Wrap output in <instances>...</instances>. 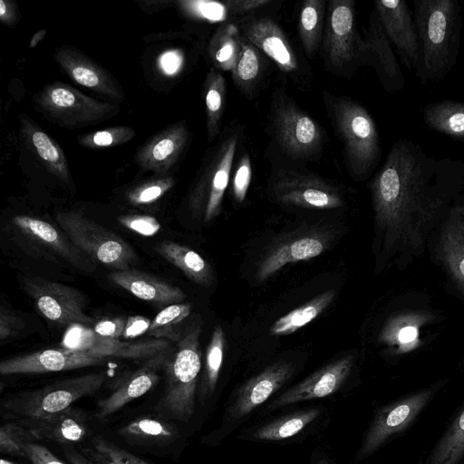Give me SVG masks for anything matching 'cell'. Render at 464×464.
Here are the masks:
<instances>
[{"mask_svg": "<svg viewBox=\"0 0 464 464\" xmlns=\"http://www.w3.org/2000/svg\"><path fill=\"white\" fill-rule=\"evenodd\" d=\"M378 274L421 258L429 237L464 189V160L434 158L398 140L369 183Z\"/></svg>", "mask_w": 464, "mask_h": 464, "instance_id": "obj_1", "label": "cell"}, {"mask_svg": "<svg viewBox=\"0 0 464 464\" xmlns=\"http://www.w3.org/2000/svg\"><path fill=\"white\" fill-rule=\"evenodd\" d=\"M353 363L354 357L352 354L334 360L284 392L269 408L276 409L299 401L324 398L336 392L351 373Z\"/></svg>", "mask_w": 464, "mask_h": 464, "instance_id": "obj_22", "label": "cell"}, {"mask_svg": "<svg viewBox=\"0 0 464 464\" xmlns=\"http://www.w3.org/2000/svg\"><path fill=\"white\" fill-rule=\"evenodd\" d=\"M200 328L186 332L166 364V387L155 411L163 418L187 422L194 414L195 396L201 369Z\"/></svg>", "mask_w": 464, "mask_h": 464, "instance_id": "obj_7", "label": "cell"}, {"mask_svg": "<svg viewBox=\"0 0 464 464\" xmlns=\"http://www.w3.org/2000/svg\"><path fill=\"white\" fill-rule=\"evenodd\" d=\"M315 464H329L328 461L325 459H319Z\"/></svg>", "mask_w": 464, "mask_h": 464, "instance_id": "obj_60", "label": "cell"}, {"mask_svg": "<svg viewBox=\"0 0 464 464\" xmlns=\"http://www.w3.org/2000/svg\"><path fill=\"white\" fill-rule=\"evenodd\" d=\"M169 356V350L161 352L147 359L141 367L130 372L110 396L99 401L96 417L102 420L148 392L158 383L159 372L165 367Z\"/></svg>", "mask_w": 464, "mask_h": 464, "instance_id": "obj_25", "label": "cell"}, {"mask_svg": "<svg viewBox=\"0 0 464 464\" xmlns=\"http://www.w3.org/2000/svg\"><path fill=\"white\" fill-rule=\"evenodd\" d=\"M12 223L18 232L38 248H45L73 266L85 272L93 271V263L51 223L24 215L14 216Z\"/></svg>", "mask_w": 464, "mask_h": 464, "instance_id": "obj_24", "label": "cell"}, {"mask_svg": "<svg viewBox=\"0 0 464 464\" xmlns=\"http://www.w3.org/2000/svg\"><path fill=\"white\" fill-rule=\"evenodd\" d=\"M240 52V34L233 22L222 24L210 38L208 53L218 71L231 72Z\"/></svg>", "mask_w": 464, "mask_h": 464, "instance_id": "obj_37", "label": "cell"}, {"mask_svg": "<svg viewBox=\"0 0 464 464\" xmlns=\"http://www.w3.org/2000/svg\"><path fill=\"white\" fill-rule=\"evenodd\" d=\"M119 222L128 229L144 237L154 236L160 229V222L147 215H123L119 218Z\"/></svg>", "mask_w": 464, "mask_h": 464, "instance_id": "obj_49", "label": "cell"}, {"mask_svg": "<svg viewBox=\"0 0 464 464\" xmlns=\"http://www.w3.org/2000/svg\"><path fill=\"white\" fill-rule=\"evenodd\" d=\"M54 58L63 71L78 84L114 101L124 99L121 85L111 73L76 48L58 47Z\"/></svg>", "mask_w": 464, "mask_h": 464, "instance_id": "obj_23", "label": "cell"}, {"mask_svg": "<svg viewBox=\"0 0 464 464\" xmlns=\"http://www.w3.org/2000/svg\"><path fill=\"white\" fill-rule=\"evenodd\" d=\"M238 32L253 44L278 70L299 89L306 90L312 82L308 65L302 61L287 35L273 19L250 14L233 22Z\"/></svg>", "mask_w": 464, "mask_h": 464, "instance_id": "obj_13", "label": "cell"}, {"mask_svg": "<svg viewBox=\"0 0 464 464\" xmlns=\"http://www.w3.org/2000/svg\"><path fill=\"white\" fill-rule=\"evenodd\" d=\"M334 290H327L304 304L279 317L270 327V334L282 336L293 334L317 318L334 301Z\"/></svg>", "mask_w": 464, "mask_h": 464, "instance_id": "obj_35", "label": "cell"}, {"mask_svg": "<svg viewBox=\"0 0 464 464\" xmlns=\"http://www.w3.org/2000/svg\"><path fill=\"white\" fill-rule=\"evenodd\" d=\"M109 279L136 297L160 307L181 303L186 298L179 287L135 269L115 270Z\"/></svg>", "mask_w": 464, "mask_h": 464, "instance_id": "obj_27", "label": "cell"}, {"mask_svg": "<svg viewBox=\"0 0 464 464\" xmlns=\"http://www.w3.org/2000/svg\"><path fill=\"white\" fill-rule=\"evenodd\" d=\"M150 324L151 321L143 315L128 316L122 337L132 339L148 333Z\"/></svg>", "mask_w": 464, "mask_h": 464, "instance_id": "obj_53", "label": "cell"}, {"mask_svg": "<svg viewBox=\"0 0 464 464\" xmlns=\"http://www.w3.org/2000/svg\"><path fill=\"white\" fill-rule=\"evenodd\" d=\"M22 286L48 321L66 327L92 324L93 319L84 312L86 298L78 289L38 276L24 277Z\"/></svg>", "mask_w": 464, "mask_h": 464, "instance_id": "obj_15", "label": "cell"}, {"mask_svg": "<svg viewBox=\"0 0 464 464\" xmlns=\"http://www.w3.org/2000/svg\"><path fill=\"white\" fill-rule=\"evenodd\" d=\"M422 120L430 130L464 141V102L442 100L426 104Z\"/></svg>", "mask_w": 464, "mask_h": 464, "instance_id": "obj_33", "label": "cell"}, {"mask_svg": "<svg viewBox=\"0 0 464 464\" xmlns=\"http://www.w3.org/2000/svg\"><path fill=\"white\" fill-rule=\"evenodd\" d=\"M447 382L448 379L439 380L430 387L380 410L364 437L356 459L367 458L389 438L408 427Z\"/></svg>", "mask_w": 464, "mask_h": 464, "instance_id": "obj_16", "label": "cell"}, {"mask_svg": "<svg viewBox=\"0 0 464 464\" xmlns=\"http://www.w3.org/2000/svg\"><path fill=\"white\" fill-rule=\"evenodd\" d=\"M383 30L395 47L400 60L409 70L420 75V43L415 23L403 0H380L373 3Z\"/></svg>", "mask_w": 464, "mask_h": 464, "instance_id": "obj_18", "label": "cell"}, {"mask_svg": "<svg viewBox=\"0 0 464 464\" xmlns=\"http://www.w3.org/2000/svg\"><path fill=\"white\" fill-rule=\"evenodd\" d=\"M126 322L127 317L124 315L106 318L96 323L93 330L101 336L120 339L122 337Z\"/></svg>", "mask_w": 464, "mask_h": 464, "instance_id": "obj_50", "label": "cell"}, {"mask_svg": "<svg viewBox=\"0 0 464 464\" xmlns=\"http://www.w3.org/2000/svg\"><path fill=\"white\" fill-rule=\"evenodd\" d=\"M293 372V366L285 362H276L247 381L238 391L231 414L241 418L265 402L276 392Z\"/></svg>", "mask_w": 464, "mask_h": 464, "instance_id": "obj_28", "label": "cell"}, {"mask_svg": "<svg viewBox=\"0 0 464 464\" xmlns=\"http://www.w3.org/2000/svg\"><path fill=\"white\" fill-rule=\"evenodd\" d=\"M327 2L305 0L298 14V34L305 54L313 58L322 44Z\"/></svg>", "mask_w": 464, "mask_h": 464, "instance_id": "obj_34", "label": "cell"}, {"mask_svg": "<svg viewBox=\"0 0 464 464\" xmlns=\"http://www.w3.org/2000/svg\"><path fill=\"white\" fill-rule=\"evenodd\" d=\"M22 323L18 316L2 306L0 310V339L5 341L15 336L22 329Z\"/></svg>", "mask_w": 464, "mask_h": 464, "instance_id": "obj_52", "label": "cell"}, {"mask_svg": "<svg viewBox=\"0 0 464 464\" xmlns=\"http://www.w3.org/2000/svg\"><path fill=\"white\" fill-rule=\"evenodd\" d=\"M182 9L190 16L208 22H234L236 21L229 0L224 2L196 0L180 2Z\"/></svg>", "mask_w": 464, "mask_h": 464, "instance_id": "obj_43", "label": "cell"}, {"mask_svg": "<svg viewBox=\"0 0 464 464\" xmlns=\"http://www.w3.org/2000/svg\"><path fill=\"white\" fill-rule=\"evenodd\" d=\"M363 39L355 24L353 0L327 2L322 39V54L327 70L340 77H351L361 67Z\"/></svg>", "mask_w": 464, "mask_h": 464, "instance_id": "obj_9", "label": "cell"}, {"mask_svg": "<svg viewBox=\"0 0 464 464\" xmlns=\"http://www.w3.org/2000/svg\"><path fill=\"white\" fill-rule=\"evenodd\" d=\"M463 367H464V362H463Z\"/></svg>", "mask_w": 464, "mask_h": 464, "instance_id": "obj_61", "label": "cell"}, {"mask_svg": "<svg viewBox=\"0 0 464 464\" xmlns=\"http://www.w3.org/2000/svg\"><path fill=\"white\" fill-rule=\"evenodd\" d=\"M155 250L183 272L189 280L203 286L211 285L213 281L211 266L195 250L169 240L158 243Z\"/></svg>", "mask_w": 464, "mask_h": 464, "instance_id": "obj_31", "label": "cell"}, {"mask_svg": "<svg viewBox=\"0 0 464 464\" xmlns=\"http://www.w3.org/2000/svg\"><path fill=\"white\" fill-rule=\"evenodd\" d=\"M464 457V408L444 433L429 464H459Z\"/></svg>", "mask_w": 464, "mask_h": 464, "instance_id": "obj_40", "label": "cell"}, {"mask_svg": "<svg viewBox=\"0 0 464 464\" xmlns=\"http://www.w3.org/2000/svg\"><path fill=\"white\" fill-rule=\"evenodd\" d=\"M206 107L207 138L215 140L220 133L226 102V80L220 71L211 68L203 85Z\"/></svg>", "mask_w": 464, "mask_h": 464, "instance_id": "obj_36", "label": "cell"}, {"mask_svg": "<svg viewBox=\"0 0 464 464\" xmlns=\"http://www.w3.org/2000/svg\"><path fill=\"white\" fill-rule=\"evenodd\" d=\"M267 65V57L240 34L239 55L230 73L234 85L246 99L252 100L258 94Z\"/></svg>", "mask_w": 464, "mask_h": 464, "instance_id": "obj_29", "label": "cell"}, {"mask_svg": "<svg viewBox=\"0 0 464 464\" xmlns=\"http://www.w3.org/2000/svg\"><path fill=\"white\" fill-rule=\"evenodd\" d=\"M16 9L8 1L0 0V19L3 23L12 24L15 22Z\"/></svg>", "mask_w": 464, "mask_h": 464, "instance_id": "obj_55", "label": "cell"}, {"mask_svg": "<svg viewBox=\"0 0 464 464\" xmlns=\"http://www.w3.org/2000/svg\"><path fill=\"white\" fill-rule=\"evenodd\" d=\"M135 136V130L127 126L112 127L84 135L79 139L82 146L88 148L121 145Z\"/></svg>", "mask_w": 464, "mask_h": 464, "instance_id": "obj_46", "label": "cell"}, {"mask_svg": "<svg viewBox=\"0 0 464 464\" xmlns=\"http://www.w3.org/2000/svg\"><path fill=\"white\" fill-rule=\"evenodd\" d=\"M266 190L276 203L313 210L336 209L345 204V189L337 182L290 163H274Z\"/></svg>", "mask_w": 464, "mask_h": 464, "instance_id": "obj_6", "label": "cell"}, {"mask_svg": "<svg viewBox=\"0 0 464 464\" xmlns=\"http://www.w3.org/2000/svg\"><path fill=\"white\" fill-rule=\"evenodd\" d=\"M324 105L334 133L343 145V160L355 180L370 177L381 157L376 123L359 102L344 95L323 93Z\"/></svg>", "mask_w": 464, "mask_h": 464, "instance_id": "obj_4", "label": "cell"}, {"mask_svg": "<svg viewBox=\"0 0 464 464\" xmlns=\"http://www.w3.org/2000/svg\"><path fill=\"white\" fill-rule=\"evenodd\" d=\"M64 453L71 464H91L87 459L74 450H67Z\"/></svg>", "mask_w": 464, "mask_h": 464, "instance_id": "obj_56", "label": "cell"}, {"mask_svg": "<svg viewBox=\"0 0 464 464\" xmlns=\"http://www.w3.org/2000/svg\"><path fill=\"white\" fill-rule=\"evenodd\" d=\"M36 440L30 428L26 429L18 424L7 422L0 429V451L11 456L26 458L24 446Z\"/></svg>", "mask_w": 464, "mask_h": 464, "instance_id": "obj_44", "label": "cell"}, {"mask_svg": "<svg viewBox=\"0 0 464 464\" xmlns=\"http://www.w3.org/2000/svg\"><path fill=\"white\" fill-rule=\"evenodd\" d=\"M182 65V56L176 50H169L159 58V66L167 75L177 73Z\"/></svg>", "mask_w": 464, "mask_h": 464, "instance_id": "obj_54", "label": "cell"}, {"mask_svg": "<svg viewBox=\"0 0 464 464\" xmlns=\"http://www.w3.org/2000/svg\"><path fill=\"white\" fill-rule=\"evenodd\" d=\"M319 415L318 409H309L284 416L256 430L252 437L260 440H282L303 430Z\"/></svg>", "mask_w": 464, "mask_h": 464, "instance_id": "obj_39", "label": "cell"}, {"mask_svg": "<svg viewBox=\"0 0 464 464\" xmlns=\"http://www.w3.org/2000/svg\"><path fill=\"white\" fill-rule=\"evenodd\" d=\"M30 429L37 440L60 443L80 441L88 430L85 414L72 407L48 418L33 420Z\"/></svg>", "mask_w": 464, "mask_h": 464, "instance_id": "obj_30", "label": "cell"}, {"mask_svg": "<svg viewBox=\"0 0 464 464\" xmlns=\"http://www.w3.org/2000/svg\"><path fill=\"white\" fill-rule=\"evenodd\" d=\"M163 339H152L136 343L121 342L119 339L103 337L90 326L72 324L66 327L60 347L83 352L106 358L149 359L169 349Z\"/></svg>", "mask_w": 464, "mask_h": 464, "instance_id": "obj_17", "label": "cell"}, {"mask_svg": "<svg viewBox=\"0 0 464 464\" xmlns=\"http://www.w3.org/2000/svg\"><path fill=\"white\" fill-rule=\"evenodd\" d=\"M55 219L68 239L93 262L126 270L136 261L133 248L123 238L79 211L59 212Z\"/></svg>", "mask_w": 464, "mask_h": 464, "instance_id": "obj_11", "label": "cell"}, {"mask_svg": "<svg viewBox=\"0 0 464 464\" xmlns=\"http://www.w3.org/2000/svg\"><path fill=\"white\" fill-rule=\"evenodd\" d=\"M446 319L428 292L403 289L389 301L374 343L384 359L398 362L432 344Z\"/></svg>", "mask_w": 464, "mask_h": 464, "instance_id": "obj_2", "label": "cell"}, {"mask_svg": "<svg viewBox=\"0 0 464 464\" xmlns=\"http://www.w3.org/2000/svg\"><path fill=\"white\" fill-rule=\"evenodd\" d=\"M456 202H457V203H459V204L464 205V194H461V195L458 198V199H457V201H456Z\"/></svg>", "mask_w": 464, "mask_h": 464, "instance_id": "obj_59", "label": "cell"}, {"mask_svg": "<svg viewBox=\"0 0 464 464\" xmlns=\"http://www.w3.org/2000/svg\"><path fill=\"white\" fill-rule=\"evenodd\" d=\"M106 379L105 372H92L57 381L39 389L11 394L3 405L30 420L48 418L72 407L79 399L95 393Z\"/></svg>", "mask_w": 464, "mask_h": 464, "instance_id": "obj_10", "label": "cell"}, {"mask_svg": "<svg viewBox=\"0 0 464 464\" xmlns=\"http://www.w3.org/2000/svg\"><path fill=\"white\" fill-rule=\"evenodd\" d=\"M328 243V237L318 231L288 237L272 246L262 257L256 272V281H266L290 263L318 256L327 248Z\"/></svg>", "mask_w": 464, "mask_h": 464, "instance_id": "obj_21", "label": "cell"}, {"mask_svg": "<svg viewBox=\"0 0 464 464\" xmlns=\"http://www.w3.org/2000/svg\"><path fill=\"white\" fill-rule=\"evenodd\" d=\"M24 137L30 141L45 169L61 181H70L66 157L61 147L24 115L20 116Z\"/></svg>", "mask_w": 464, "mask_h": 464, "instance_id": "obj_32", "label": "cell"}, {"mask_svg": "<svg viewBox=\"0 0 464 464\" xmlns=\"http://www.w3.org/2000/svg\"><path fill=\"white\" fill-rule=\"evenodd\" d=\"M119 433L130 443L165 444L177 436V429L164 419L140 417L122 427Z\"/></svg>", "mask_w": 464, "mask_h": 464, "instance_id": "obj_38", "label": "cell"}, {"mask_svg": "<svg viewBox=\"0 0 464 464\" xmlns=\"http://www.w3.org/2000/svg\"><path fill=\"white\" fill-rule=\"evenodd\" d=\"M190 312V304L179 303L164 307L151 321L147 334L154 339L178 343L183 336L179 332L180 325Z\"/></svg>", "mask_w": 464, "mask_h": 464, "instance_id": "obj_41", "label": "cell"}, {"mask_svg": "<svg viewBox=\"0 0 464 464\" xmlns=\"http://www.w3.org/2000/svg\"><path fill=\"white\" fill-rule=\"evenodd\" d=\"M224 348V331L220 325H217L212 332L206 351L205 371L201 386V392L205 397L209 396L216 388L223 362Z\"/></svg>", "mask_w": 464, "mask_h": 464, "instance_id": "obj_42", "label": "cell"}, {"mask_svg": "<svg viewBox=\"0 0 464 464\" xmlns=\"http://www.w3.org/2000/svg\"><path fill=\"white\" fill-rule=\"evenodd\" d=\"M0 464H23V463L14 462V461L3 459H1Z\"/></svg>", "mask_w": 464, "mask_h": 464, "instance_id": "obj_58", "label": "cell"}, {"mask_svg": "<svg viewBox=\"0 0 464 464\" xmlns=\"http://www.w3.org/2000/svg\"><path fill=\"white\" fill-rule=\"evenodd\" d=\"M188 140L184 122L171 125L150 139L137 153L141 169L163 173L179 159Z\"/></svg>", "mask_w": 464, "mask_h": 464, "instance_id": "obj_26", "label": "cell"}, {"mask_svg": "<svg viewBox=\"0 0 464 464\" xmlns=\"http://www.w3.org/2000/svg\"><path fill=\"white\" fill-rule=\"evenodd\" d=\"M34 104L43 117L69 129L97 124L119 111L115 105L92 99L60 82L46 85L35 94Z\"/></svg>", "mask_w": 464, "mask_h": 464, "instance_id": "obj_12", "label": "cell"}, {"mask_svg": "<svg viewBox=\"0 0 464 464\" xmlns=\"http://www.w3.org/2000/svg\"><path fill=\"white\" fill-rule=\"evenodd\" d=\"M173 185L174 180L171 178L153 180L131 190L128 198L133 205H148L162 197Z\"/></svg>", "mask_w": 464, "mask_h": 464, "instance_id": "obj_47", "label": "cell"}, {"mask_svg": "<svg viewBox=\"0 0 464 464\" xmlns=\"http://www.w3.org/2000/svg\"><path fill=\"white\" fill-rule=\"evenodd\" d=\"M105 358L64 348L47 349L3 360L2 375L20 373H45L99 364Z\"/></svg>", "mask_w": 464, "mask_h": 464, "instance_id": "obj_20", "label": "cell"}, {"mask_svg": "<svg viewBox=\"0 0 464 464\" xmlns=\"http://www.w3.org/2000/svg\"><path fill=\"white\" fill-rule=\"evenodd\" d=\"M24 452L33 464H64L47 448L35 442L26 444Z\"/></svg>", "mask_w": 464, "mask_h": 464, "instance_id": "obj_51", "label": "cell"}, {"mask_svg": "<svg viewBox=\"0 0 464 464\" xmlns=\"http://www.w3.org/2000/svg\"><path fill=\"white\" fill-rule=\"evenodd\" d=\"M414 23L420 43V82L444 79L455 66L462 28L458 0H415Z\"/></svg>", "mask_w": 464, "mask_h": 464, "instance_id": "obj_3", "label": "cell"}, {"mask_svg": "<svg viewBox=\"0 0 464 464\" xmlns=\"http://www.w3.org/2000/svg\"><path fill=\"white\" fill-rule=\"evenodd\" d=\"M242 136L243 130L239 124L233 123L224 130L210 151L192 191L191 208L203 216L206 223L215 219L221 212Z\"/></svg>", "mask_w": 464, "mask_h": 464, "instance_id": "obj_8", "label": "cell"}, {"mask_svg": "<svg viewBox=\"0 0 464 464\" xmlns=\"http://www.w3.org/2000/svg\"><path fill=\"white\" fill-rule=\"evenodd\" d=\"M361 63L372 67L382 88L389 93L401 91L405 79L377 12L373 9L362 37Z\"/></svg>", "mask_w": 464, "mask_h": 464, "instance_id": "obj_19", "label": "cell"}, {"mask_svg": "<svg viewBox=\"0 0 464 464\" xmlns=\"http://www.w3.org/2000/svg\"><path fill=\"white\" fill-rule=\"evenodd\" d=\"M426 251L442 273L445 288L464 303V205L455 202L430 234Z\"/></svg>", "mask_w": 464, "mask_h": 464, "instance_id": "obj_14", "label": "cell"}, {"mask_svg": "<svg viewBox=\"0 0 464 464\" xmlns=\"http://www.w3.org/2000/svg\"><path fill=\"white\" fill-rule=\"evenodd\" d=\"M88 452L98 464H149L101 437L92 440V449Z\"/></svg>", "mask_w": 464, "mask_h": 464, "instance_id": "obj_45", "label": "cell"}, {"mask_svg": "<svg viewBox=\"0 0 464 464\" xmlns=\"http://www.w3.org/2000/svg\"><path fill=\"white\" fill-rule=\"evenodd\" d=\"M272 149L284 162L299 165L321 159L325 133L283 88L273 92L267 117Z\"/></svg>", "mask_w": 464, "mask_h": 464, "instance_id": "obj_5", "label": "cell"}, {"mask_svg": "<svg viewBox=\"0 0 464 464\" xmlns=\"http://www.w3.org/2000/svg\"><path fill=\"white\" fill-rule=\"evenodd\" d=\"M252 179L251 159L247 152L242 153L237 162L232 178L231 192L237 203H242L247 194Z\"/></svg>", "mask_w": 464, "mask_h": 464, "instance_id": "obj_48", "label": "cell"}, {"mask_svg": "<svg viewBox=\"0 0 464 464\" xmlns=\"http://www.w3.org/2000/svg\"><path fill=\"white\" fill-rule=\"evenodd\" d=\"M45 34L46 29H41L37 33H35L29 43V47H35L39 44V42L44 38Z\"/></svg>", "mask_w": 464, "mask_h": 464, "instance_id": "obj_57", "label": "cell"}]
</instances>
